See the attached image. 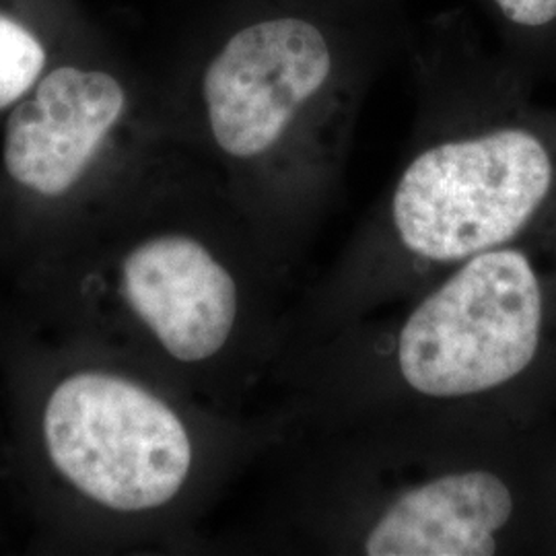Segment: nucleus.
Instances as JSON below:
<instances>
[{"label":"nucleus","instance_id":"1","mask_svg":"<svg viewBox=\"0 0 556 556\" xmlns=\"http://www.w3.org/2000/svg\"><path fill=\"white\" fill-rule=\"evenodd\" d=\"M0 273L9 316L132 358L225 415H264L295 278L184 147Z\"/></svg>","mask_w":556,"mask_h":556},{"label":"nucleus","instance_id":"7","mask_svg":"<svg viewBox=\"0 0 556 556\" xmlns=\"http://www.w3.org/2000/svg\"><path fill=\"white\" fill-rule=\"evenodd\" d=\"M0 270L93 208L174 139L165 96L101 66H50L4 116Z\"/></svg>","mask_w":556,"mask_h":556},{"label":"nucleus","instance_id":"2","mask_svg":"<svg viewBox=\"0 0 556 556\" xmlns=\"http://www.w3.org/2000/svg\"><path fill=\"white\" fill-rule=\"evenodd\" d=\"M0 400L15 516L50 555L197 553L202 523L282 441L98 344L0 309Z\"/></svg>","mask_w":556,"mask_h":556},{"label":"nucleus","instance_id":"10","mask_svg":"<svg viewBox=\"0 0 556 556\" xmlns=\"http://www.w3.org/2000/svg\"><path fill=\"white\" fill-rule=\"evenodd\" d=\"M7 509H13L11 497V480H9V462H7V429H4V413H2V400H0V521L7 516Z\"/></svg>","mask_w":556,"mask_h":556},{"label":"nucleus","instance_id":"6","mask_svg":"<svg viewBox=\"0 0 556 556\" xmlns=\"http://www.w3.org/2000/svg\"><path fill=\"white\" fill-rule=\"evenodd\" d=\"M282 438L415 413L556 418V225L285 351Z\"/></svg>","mask_w":556,"mask_h":556},{"label":"nucleus","instance_id":"3","mask_svg":"<svg viewBox=\"0 0 556 556\" xmlns=\"http://www.w3.org/2000/svg\"><path fill=\"white\" fill-rule=\"evenodd\" d=\"M417 112L394 178L293 301L287 349L410 298L482 252L556 225V108L464 11L413 48Z\"/></svg>","mask_w":556,"mask_h":556},{"label":"nucleus","instance_id":"4","mask_svg":"<svg viewBox=\"0 0 556 556\" xmlns=\"http://www.w3.org/2000/svg\"><path fill=\"white\" fill-rule=\"evenodd\" d=\"M241 544L285 555H556V418H369L285 438Z\"/></svg>","mask_w":556,"mask_h":556},{"label":"nucleus","instance_id":"5","mask_svg":"<svg viewBox=\"0 0 556 556\" xmlns=\"http://www.w3.org/2000/svg\"><path fill=\"white\" fill-rule=\"evenodd\" d=\"M386 17L383 0H252L165 96L176 142L291 278L342 190Z\"/></svg>","mask_w":556,"mask_h":556},{"label":"nucleus","instance_id":"8","mask_svg":"<svg viewBox=\"0 0 556 556\" xmlns=\"http://www.w3.org/2000/svg\"><path fill=\"white\" fill-rule=\"evenodd\" d=\"M501 52L534 80L556 77V0H477Z\"/></svg>","mask_w":556,"mask_h":556},{"label":"nucleus","instance_id":"9","mask_svg":"<svg viewBox=\"0 0 556 556\" xmlns=\"http://www.w3.org/2000/svg\"><path fill=\"white\" fill-rule=\"evenodd\" d=\"M50 68L40 36L15 15L0 11V118H4Z\"/></svg>","mask_w":556,"mask_h":556}]
</instances>
